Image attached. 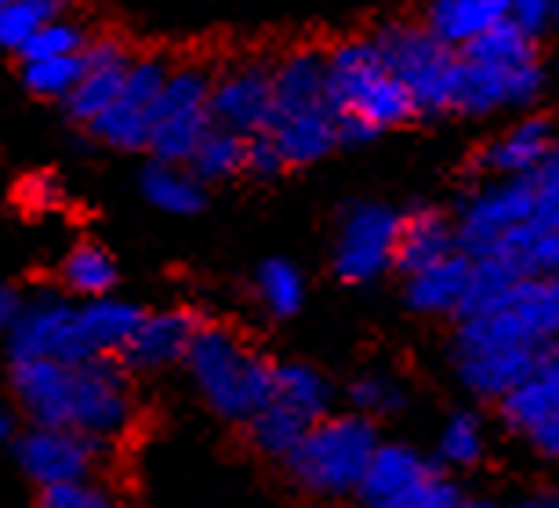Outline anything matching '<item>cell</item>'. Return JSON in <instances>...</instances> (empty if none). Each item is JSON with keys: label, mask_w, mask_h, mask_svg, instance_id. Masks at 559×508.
<instances>
[{"label": "cell", "mask_w": 559, "mask_h": 508, "mask_svg": "<svg viewBox=\"0 0 559 508\" xmlns=\"http://www.w3.org/2000/svg\"><path fill=\"white\" fill-rule=\"evenodd\" d=\"M131 370L117 356L87 364H11V389L22 411L40 428H73V433L117 444L135 425V392Z\"/></svg>", "instance_id": "obj_1"}, {"label": "cell", "mask_w": 559, "mask_h": 508, "mask_svg": "<svg viewBox=\"0 0 559 508\" xmlns=\"http://www.w3.org/2000/svg\"><path fill=\"white\" fill-rule=\"evenodd\" d=\"M328 95L342 142H371L418 113L415 98L389 70L374 40H342L328 51Z\"/></svg>", "instance_id": "obj_2"}, {"label": "cell", "mask_w": 559, "mask_h": 508, "mask_svg": "<svg viewBox=\"0 0 559 508\" xmlns=\"http://www.w3.org/2000/svg\"><path fill=\"white\" fill-rule=\"evenodd\" d=\"M276 102L270 134L287 164H312L342 145V128L328 95V51L295 48L276 62Z\"/></svg>", "instance_id": "obj_3"}, {"label": "cell", "mask_w": 559, "mask_h": 508, "mask_svg": "<svg viewBox=\"0 0 559 508\" xmlns=\"http://www.w3.org/2000/svg\"><path fill=\"white\" fill-rule=\"evenodd\" d=\"M186 367L211 411L229 417V422L248 425L273 400L276 364L251 353L243 338L222 323L200 327L193 348L186 356Z\"/></svg>", "instance_id": "obj_4"}, {"label": "cell", "mask_w": 559, "mask_h": 508, "mask_svg": "<svg viewBox=\"0 0 559 508\" xmlns=\"http://www.w3.org/2000/svg\"><path fill=\"white\" fill-rule=\"evenodd\" d=\"M378 433L371 417L364 414H342L323 417L312 425L306 439L290 450L287 472L295 476L298 487L320 498H345L356 494L367 476V465L378 454Z\"/></svg>", "instance_id": "obj_5"}, {"label": "cell", "mask_w": 559, "mask_h": 508, "mask_svg": "<svg viewBox=\"0 0 559 508\" xmlns=\"http://www.w3.org/2000/svg\"><path fill=\"white\" fill-rule=\"evenodd\" d=\"M559 338V280H520L487 312L457 323V356L484 348H534Z\"/></svg>", "instance_id": "obj_6"}, {"label": "cell", "mask_w": 559, "mask_h": 508, "mask_svg": "<svg viewBox=\"0 0 559 508\" xmlns=\"http://www.w3.org/2000/svg\"><path fill=\"white\" fill-rule=\"evenodd\" d=\"M382 51L389 70L396 81L407 87L415 98L418 113H451L454 92H457V66L462 55L436 40L429 26H415V22H389L371 37Z\"/></svg>", "instance_id": "obj_7"}, {"label": "cell", "mask_w": 559, "mask_h": 508, "mask_svg": "<svg viewBox=\"0 0 559 508\" xmlns=\"http://www.w3.org/2000/svg\"><path fill=\"white\" fill-rule=\"evenodd\" d=\"M211 92H215V73L200 62H178L164 84L160 106H156V123L150 153L160 164H182L197 156L200 142L215 128L211 117Z\"/></svg>", "instance_id": "obj_8"}, {"label": "cell", "mask_w": 559, "mask_h": 508, "mask_svg": "<svg viewBox=\"0 0 559 508\" xmlns=\"http://www.w3.org/2000/svg\"><path fill=\"white\" fill-rule=\"evenodd\" d=\"M364 508H454L462 498L418 450L382 444L356 491Z\"/></svg>", "instance_id": "obj_9"}, {"label": "cell", "mask_w": 559, "mask_h": 508, "mask_svg": "<svg viewBox=\"0 0 559 508\" xmlns=\"http://www.w3.org/2000/svg\"><path fill=\"white\" fill-rule=\"evenodd\" d=\"M171 70H175V62L167 59V55H135L117 102L87 131H92L98 142L114 145V150H128V153L150 150L156 106H160L164 84H167V76H171Z\"/></svg>", "instance_id": "obj_10"}, {"label": "cell", "mask_w": 559, "mask_h": 508, "mask_svg": "<svg viewBox=\"0 0 559 508\" xmlns=\"http://www.w3.org/2000/svg\"><path fill=\"white\" fill-rule=\"evenodd\" d=\"M11 364L55 359V364H87V345L81 334V305L40 291L26 302V309L8 331Z\"/></svg>", "instance_id": "obj_11"}, {"label": "cell", "mask_w": 559, "mask_h": 508, "mask_svg": "<svg viewBox=\"0 0 559 508\" xmlns=\"http://www.w3.org/2000/svg\"><path fill=\"white\" fill-rule=\"evenodd\" d=\"M538 218V193L531 178H501L465 200L457 214V247L468 258H487L509 233Z\"/></svg>", "instance_id": "obj_12"}, {"label": "cell", "mask_w": 559, "mask_h": 508, "mask_svg": "<svg viewBox=\"0 0 559 508\" xmlns=\"http://www.w3.org/2000/svg\"><path fill=\"white\" fill-rule=\"evenodd\" d=\"M106 454H109L106 439L73 433V428L33 425L15 444V458L22 472H26L40 491L62 487V483L95 480V469L103 465Z\"/></svg>", "instance_id": "obj_13"}, {"label": "cell", "mask_w": 559, "mask_h": 508, "mask_svg": "<svg viewBox=\"0 0 559 508\" xmlns=\"http://www.w3.org/2000/svg\"><path fill=\"white\" fill-rule=\"evenodd\" d=\"M400 214L385 203H356L334 240V273L345 284H367L396 265Z\"/></svg>", "instance_id": "obj_14"}, {"label": "cell", "mask_w": 559, "mask_h": 508, "mask_svg": "<svg viewBox=\"0 0 559 508\" xmlns=\"http://www.w3.org/2000/svg\"><path fill=\"white\" fill-rule=\"evenodd\" d=\"M276 66L262 59H243L215 76V92H211V117L215 128H226L243 139L265 134L273 123V87Z\"/></svg>", "instance_id": "obj_15"}, {"label": "cell", "mask_w": 559, "mask_h": 508, "mask_svg": "<svg viewBox=\"0 0 559 508\" xmlns=\"http://www.w3.org/2000/svg\"><path fill=\"white\" fill-rule=\"evenodd\" d=\"M545 92V66H516V70H501V66H484L462 59L457 66V92L454 109L468 117H487L498 109H527Z\"/></svg>", "instance_id": "obj_16"}, {"label": "cell", "mask_w": 559, "mask_h": 508, "mask_svg": "<svg viewBox=\"0 0 559 508\" xmlns=\"http://www.w3.org/2000/svg\"><path fill=\"white\" fill-rule=\"evenodd\" d=\"M131 62H135V55H131V48L120 37L87 40L84 81L76 84V92L70 98H66V113H70L76 123L92 128V123L117 102L120 87H124V81H128Z\"/></svg>", "instance_id": "obj_17"}, {"label": "cell", "mask_w": 559, "mask_h": 508, "mask_svg": "<svg viewBox=\"0 0 559 508\" xmlns=\"http://www.w3.org/2000/svg\"><path fill=\"white\" fill-rule=\"evenodd\" d=\"M200 327H204V320L189 309L145 312L139 331L131 334V342L124 345V353H120L117 359L131 370V375H150V370L186 364Z\"/></svg>", "instance_id": "obj_18"}, {"label": "cell", "mask_w": 559, "mask_h": 508, "mask_svg": "<svg viewBox=\"0 0 559 508\" xmlns=\"http://www.w3.org/2000/svg\"><path fill=\"white\" fill-rule=\"evenodd\" d=\"M556 150V128L545 117H523L479 153V167L506 178H534Z\"/></svg>", "instance_id": "obj_19"}, {"label": "cell", "mask_w": 559, "mask_h": 508, "mask_svg": "<svg viewBox=\"0 0 559 508\" xmlns=\"http://www.w3.org/2000/svg\"><path fill=\"white\" fill-rule=\"evenodd\" d=\"M457 225L443 218L440 211H411L400 222V244H396V269L404 276H418L425 269H432L443 258L457 255Z\"/></svg>", "instance_id": "obj_20"}, {"label": "cell", "mask_w": 559, "mask_h": 508, "mask_svg": "<svg viewBox=\"0 0 559 508\" xmlns=\"http://www.w3.org/2000/svg\"><path fill=\"white\" fill-rule=\"evenodd\" d=\"M542 353L534 348H484V353L457 356V375L476 397L506 400L512 389H520L534 370Z\"/></svg>", "instance_id": "obj_21"}, {"label": "cell", "mask_w": 559, "mask_h": 508, "mask_svg": "<svg viewBox=\"0 0 559 508\" xmlns=\"http://www.w3.org/2000/svg\"><path fill=\"white\" fill-rule=\"evenodd\" d=\"M501 22H509V0H429L425 11L429 33L454 51H465Z\"/></svg>", "instance_id": "obj_22"}, {"label": "cell", "mask_w": 559, "mask_h": 508, "mask_svg": "<svg viewBox=\"0 0 559 508\" xmlns=\"http://www.w3.org/2000/svg\"><path fill=\"white\" fill-rule=\"evenodd\" d=\"M552 414H559V338L542 348L538 370L501 400V417L516 433H538Z\"/></svg>", "instance_id": "obj_23"}, {"label": "cell", "mask_w": 559, "mask_h": 508, "mask_svg": "<svg viewBox=\"0 0 559 508\" xmlns=\"http://www.w3.org/2000/svg\"><path fill=\"white\" fill-rule=\"evenodd\" d=\"M468 280H473V258L451 255L418 276H407V305L425 316H462L468 298Z\"/></svg>", "instance_id": "obj_24"}, {"label": "cell", "mask_w": 559, "mask_h": 508, "mask_svg": "<svg viewBox=\"0 0 559 508\" xmlns=\"http://www.w3.org/2000/svg\"><path fill=\"white\" fill-rule=\"evenodd\" d=\"M487 258H498L520 280H559V225L542 218L520 225Z\"/></svg>", "instance_id": "obj_25"}, {"label": "cell", "mask_w": 559, "mask_h": 508, "mask_svg": "<svg viewBox=\"0 0 559 508\" xmlns=\"http://www.w3.org/2000/svg\"><path fill=\"white\" fill-rule=\"evenodd\" d=\"M142 197L156 211L167 214H197L204 208V182L182 164H160L153 161L142 172Z\"/></svg>", "instance_id": "obj_26"}, {"label": "cell", "mask_w": 559, "mask_h": 508, "mask_svg": "<svg viewBox=\"0 0 559 508\" xmlns=\"http://www.w3.org/2000/svg\"><path fill=\"white\" fill-rule=\"evenodd\" d=\"M273 400L287 411H295L301 422L320 425L328 417L331 406V389L317 370L306 364H276V386Z\"/></svg>", "instance_id": "obj_27"}, {"label": "cell", "mask_w": 559, "mask_h": 508, "mask_svg": "<svg viewBox=\"0 0 559 508\" xmlns=\"http://www.w3.org/2000/svg\"><path fill=\"white\" fill-rule=\"evenodd\" d=\"M62 284L73 291L76 298H109V291L117 287V262L106 247L98 244H76L62 262Z\"/></svg>", "instance_id": "obj_28"}, {"label": "cell", "mask_w": 559, "mask_h": 508, "mask_svg": "<svg viewBox=\"0 0 559 508\" xmlns=\"http://www.w3.org/2000/svg\"><path fill=\"white\" fill-rule=\"evenodd\" d=\"M462 59L468 62H484V66H501V70H516V66L542 62L538 59V44L527 29H520L516 22H501L490 33H484L476 44H468L462 51Z\"/></svg>", "instance_id": "obj_29"}, {"label": "cell", "mask_w": 559, "mask_h": 508, "mask_svg": "<svg viewBox=\"0 0 559 508\" xmlns=\"http://www.w3.org/2000/svg\"><path fill=\"white\" fill-rule=\"evenodd\" d=\"M70 0H11L0 4V48L22 55V48L55 19H66Z\"/></svg>", "instance_id": "obj_30"}, {"label": "cell", "mask_w": 559, "mask_h": 508, "mask_svg": "<svg viewBox=\"0 0 559 508\" xmlns=\"http://www.w3.org/2000/svg\"><path fill=\"white\" fill-rule=\"evenodd\" d=\"M309 422H301L295 411H287V406H280L276 400H270L262 406L259 414L248 422V436L251 444L262 450V454L270 458H290V450H295L301 439L309 433Z\"/></svg>", "instance_id": "obj_31"}, {"label": "cell", "mask_w": 559, "mask_h": 508, "mask_svg": "<svg viewBox=\"0 0 559 508\" xmlns=\"http://www.w3.org/2000/svg\"><path fill=\"white\" fill-rule=\"evenodd\" d=\"M243 164H248V139L226 128H211L207 139L200 142L197 156L189 161V172H193L200 182H222V178L240 175Z\"/></svg>", "instance_id": "obj_32"}, {"label": "cell", "mask_w": 559, "mask_h": 508, "mask_svg": "<svg viewBox=\"0 0 559 508\" xmlns=\"http://www.w3.org/2000/svg\"><path fill=\"white\" fill-rule=\"evenodd\" d=\"M254 291H259V302L273 316H280V320L295 316L301 309V302H306V280H301L298 269L284 262V258H270V262L259 265Z\"/></svg>", "instance_id": "obj_33"}, {"label": "cell", "mask_w": 559, "mask_h": 508, "mask_svg": "<svg viewBox=\"0 0 559 508\" xmlns=\"http://www.w3.org/2000/svg\"><path fill=\"white\" fill-rule=\"evenodd\" d=\"M84 51L81 55H66V59H40V62H22V84L29 95L37 98H59L66 102L76 84L84 81Z\"/></svg>", "instance_id": "obj_34"}, {"label": "cell", "mask_w": 559, "mask_h": 508, "mask_svg": "<svg viewBox=\"0 0 559 508\" xmlns=\"http://www.w3.org/2000/svg\"><path fill=\"white\" fill-rule=\"evenodd\" d=\"M87 48V33L81 22L73 19H55L44 29H37L26 48H22V62H40V59H66V55H81Z\"/></svg>", "instance_id": "obj_35"}, {"label": "cell", "mask_w": 559, "mask_h": 508, "mask_svg": "<svg viewBox=\"0 0 559 508\" xmlns=\"http://www.w3.org/2000/svg\"><path fill=\"white\" fill-rule=\"evenodd\" d=\"M440 454L451 465H476L484 454V425L476 414H454L440 433Z\"/></svg>", "instance_id": "obj_36"}, {"label": "cell", "mask_w": 559, "mask_h": 508, "mask_svg": "<svg viewBox=\"0 0 559 508\" xmlns=\"http://www.w3.org/2000/svg\"><path fill=\"white\" fill-rule=\"evenodd\" d=\"M37 508H120L117 494L98 480L62 483V487L40 491Z\"/></svg>", "instance_id": "obj_37"}, {"label": "cell", "mask_w": 559, "mask_h": 508, "mask_svg": "<svg viewBox=\"0 0 559 508\" xmlns=\"http://www.w3.org/2000/svg\"><path fill=\"white\" fill-rule=\"evenodd\" d=\"M349 400L356 406V414H393L404 406V392L393 378H378V375H367V378H356L353 389H349Z\"/></svg>", "instance_id": "obj_38"}, {"label": "cell", "mask_w": 559, "mask_h": 508, "mask_svg": "<svg viewBox=\"0 0 559 508\" xmlns=\"http://www.w3.org/2000/svg\"><path fill=\"white\" fill-rule=\"evenodd\" d=\"M287 167L284 153L280 145L273 142V134H254L248 139V164H243V175H254V178H276L280 172Z\"/></svg>", "instance_id": "obj_39"}, {"label": "cell", "mask_w": 559, "mask_h": 508, "mask_svg": "<svg viewBox=\"0 0 559 508\" xmlns=\"http://www.w3.org/2000/svg\"><path fill=\"white\" fill-rule=\"evenodd\" d=\"M534 182V193H538V211H542V222H552L559 214V142L549 161L542 164V172L531 178Z\"/></svg>", "instance_id": "obj_40"}, {"label": "cell", "mask_w": 559, "mask_h": 508, "mask_svg": "<svg viewBox=\"0 0 559 508\" xmlns=\"http://www.w3.org/2000/svg\"><path fill=\"white\" fill-rule=\"evenodd\" d=\"M552 4L556 0H509V19L531 37H538L542 29L552 26Z\"/></svg>", "instance_id": "obj_41"}, {"label": "cell", "mask_w": 559, "mask_h": 508, "mask_svg": "<svg viewBox=\"0 0 559 508\" xmlns=\"http://www.w3.org/2000/svg\"><path fill=\"white\" fill-rule=\"evenodd\" d=\"M19 200L26 203V208H55L59 189H55L51 175H29L26 182L19 186Z\"/></svg>", "instance_id": "obj_42"}, {"label": "cell", "mask_w": 559, "mask_h": 508, "mask_svg": "<svg viewBox=\"0 0 559 508\" xmlns=\"http://www.w3.org/2000/svg\"><path fill=\"white\" fill-rule=\"evenodd\" d=\"M22 309H26V298L19 295V287H11L0 280V331H11L22 316Z\"/></svg>", "instance_id": "obj_43"}, {"label": "cell", "mask_w": 559, "mask_h": 508, "mask_svg": "<svg viewBox=\"0 0 559 508\" xmlns=\"http://www.w3.org/2000/svg\"><path fill=\"white\" fill-rule=\"evenodd\" d=\"M531 439H534V447L545 450L549 458H559V414H552L538 433H531Z\"/></svg>", "instance_id": "obj_44"}, {"label": "cell", "mask_w": 559, "mask_h": 508, "mask_svg": "<svg viewBox=\"0 0 559 508\" xmlns=\"http://www.w3.org/2000/svg\"><path fill=\"white\" fill-rule=\"evenodd\" d=\"M19 422H15V414H11V411H4V406H0V447H15L19 444Z\"/></svg>", "instance_id": "obj_45"}, {"label": "cell", "mask_w": 559, "mask_h": 508, "mask_svg": "<svg viewBox=\"0 0 559 508\" xmlns=\"http://www.w3.org/2000/svg\"><path fill=\"white\" fill-rule=\"evenodd\" d=\"M520 508H559V501H552V498H538V501H527V505H520Z\"/></svg>", "instance_id": "obj_46"}, {"label": "cell", "mask_w": 559, "mask_h": 508, "mask_svg": "<svg viewBox=\"0 0 559 508\" xmlns=\"http://www.w3.org/2000/svg\"><path fill=\"white\" fill-rule=\"evenodd\" d=\"M457 508H495V505H484V501H462Z\"/></svg>", "instance_id": "obj_47"}, {"label": "cell", "mask_w": 559, "mask_h": 508, "mask_svg": "<svg viewBox=\"0 0 559 508\" xmlns=\"http://www.w3.org/2000/svg\"><path fill=\"white\" fill-rule=\"evenodd\" d=\"M552 26L559 29V0H556V4H552Z\"/></svg>", "instance_id": "obj_48"}, {"label": "cell", "mask_w": 559, "mask_h": 508, "mask_svg": "<svg viewBox=\"0 0 559 508\" xmlns=\"http://www.w3.org/2000/svg\"><path fill=\"white\" fill-rule=\"evenodd\" d=\"M552 225H559V214H556V218H552Z\"/></svg>", "instance_id": "obj_49"}, {"label": "cell", "mask_w": 559, "mask_h": 508, "mask_svg": "<svg viewBox=\"0 0 559 508\" xmlns=\"http://www.w3.org/2000/svg\"><path fill=\"white\" fill-rule=\"evenodd\" d=\"M0 4H11V0H0Z\"/></svg>", "instance_id": "obj_50"}, {"label": "cell", "mask_w": 559, "mask_h": 508, "mask_svg": "<svg viewBox=\"0 0 559 508\" xmlns=\"http://www.w3.org/2000/svg\"><path fill=\"white\" fill-rule=\"evenodd\" d=\"M454 508H457V505H454Z\"/></svg>", "instance_id": "obj_51"}]
</instances>
